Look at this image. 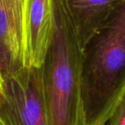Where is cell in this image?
Returning a JSON list of instances; mask_svg holds the SVG:
<instances>
[{
    "label": "cell",
    "instance_id": "2",
    "mask_svg": "<svg viewBox=\"0 0 125 125\" xmlns=\"http://www.w3.org/2000/svg\"><path fill=\"white\" fill-rule=\"evenodd\" d=\"M40 72L50 125H81L82 46L59 0Z\"/></svg>",
    "mask_w": 125,
    "mask_h": 125
},
{
    "label": "cell",
    "instance_id": "9",
    "mask_svg": "<svg viewBox=\"0 0 125 125\" xmlns=\"http://www.w3.org/2000/svg\"><path fill=\"white\" fill-rule=\"evenodd\" d=\"M0 125H2V123H0Z\"/></svg>",
    "mask_w": 125,
    "mask_h": 125
},
{
    "label": "cell",
    "instance_id": "3",
    "mask_svg": "<svg viewBox=\"0 0 125 125\" xmlns=\"http://www.w3.org/2000/svg\"><path fill=\"white\" fill-rule=\"evenodd\" d=\"M2 125H50L40 68L22 67L1 80Z\"/></svg>",
    "mask_w": 125,
    "mask_h": 125
},
{
    "label": "cell",
    "instance_id": "6",
    "mask_svg": "<svg viewBox=\"0 0 125 125\" xmlns=\"http://www.w3.org/2000/svg\"><path fill=\"white\" fill-rule=\"evenodd\" d=\"M82 47L125 0H59Z\"/></svg>",
    "mask_w": 125,
    "mask_h": 125
},
{
    "label": "cell",
    "instance_id": "1",
    "mask_svg": "<svg viewBox=\"0 0 125 125\" xmlns=\"http://www.w3.org/2000/svg\"><path fill=\"white\" fill-rule=\"evenodd\" d=\"M125 98V1L82 49L81 125H106Z\"/></svg>",
    "mask_w": 125,
    "mask_h": 125
},
{
    "label": "cell",
    "instance_id": "8",
    "mask_svg": "<svg viewBox=\"0 0 125 125\" xmlns=\"http://www.w3.org/2000/svg\"><path fill=\"white\" fill-rule=\"evenodd\" d=\"M0 94H1V81H0Z\"/></svg>",
    "mask_w": 125,
    "mask_h": 125
},
{
    "label": "cell",
    "instance_id": "5",
    "mask_svg": "<svg viewBox=\"0 0 125 125\" xmlns=\"http://www.w3.org/2000/svg\"><path fill=\"white\" fill-rule=\"evenodd\" d=\"M22 9L10 0H0V81L24 67Z\"/></svg>",
    "mask_w": 125,
    "mask_h": 125
},
{
    "label": "cell",
    "instance_id": "4",
    "mask_svg": "<svg viewBox=\"0 0 125 125\" xmlns=\"http://www.w3.org/2000/svg\"><path fill=\"white\" fill-rule=\"evenodd\" d=\"M53 27V0H23L22 50L26 67L40 68Z\"/></svg>",
    "mask_w": 125,
    "mask_h": 125
},
{
    "label": "cell",
    "instance_id": "7",
    "mask_svg": "<svg viewBox=\"0 0 125 125\" xmlns=\"http://www.w3.org/2000/svg\"><path fill=\"white\" fill-rule=\"evenodd\" d=\"M106 125H125V98L114 111Z\"/></svg>",
    "mask_w": 125,
    "mask_h": 125
}]
</instances>
